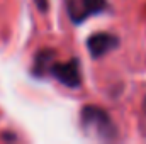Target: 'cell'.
I'll use <instances>...</instances> for the list:
<instances>
[{"label": "cell", "instance_id": "5b68a950", "mask_svg": "<svg viewBox=\"0 0 146 144\" xmlns=\"http://www.w3.org/2000/svg\"><path fill=\"white\" fill-rule=\"evenodd\" d=\"M56 63V51L51 48H44L41 51H37L34 56V63H33V75L36 78H42L46 73L51 71V66Z\"/></svg>", "mask_w": 146, "mask_h": 144}, {"label": "cell", "instance_id": "3957f363", "mask_svg": "<svg viewBox=\"0 0 146 144\" xmlns=\"http://www.w3.org/2000/svg\"><path fill=\"white\" fill-rule=\"evenodd\" d=\"M49 75L58 80L61 85H65L66 88H78L82 85V66H80V59L78 58H72L68 61H56L51 66Z\"/></svg>", "mask_w": 146, "mask_h": 144}, {"label": "cell", "instance_id": "ba28073f", "mask_svg": "<svg viewBox=\"0 0 146 144\" xmlns=\"http://www.w3.org/2000/svg\"><path fill=\"white\" fill-rule=\"evenodd\" d=\"M145 112H146V98H145Z\"/></svg>", "mask_w": 146, "mask_h": 144}, {"label": "cell", "instance_id": "8992f818", "mask_svg": "<svg viewBox=\"0 0 146 144\" xmlns=\"http://www.w3.org/2000/svg\"><path fill=\"white\" fill-rule=\"evenodd\" d=\"M34 3H36V7L41 10V12H46V10H48V7H49L48 0H34Z\"/></svg>", "mask_w": 146, "mask_h": 144}, {"label": "cell", "instance_id": "7a4b0ae2", "mask_svg": "<svg viewBox=\"0 0 146 144\" xmlns=\"http://www.w3.org/2000/svg\"><path fill=\"white\" fill-rule=\"evenodd\" d=\"M107 9V0H68L66 12L73 24H82L83 20L102 14Z\"/></svg>", "mask_w": 146, "mask_h": 144}, {"label": "cell", "instance_id": "277c9868", "mask_svg": "<svg viewBox=\"0 0 146 144\" xmlns=\"http://www.w3.org/2000/svg\"><path fill=\"white\" fill-rule=\"evenodd\" d=\"M119 46V37L110 32H94L87 39V49L92 58H102Z\"/></svg>", "mask_w": 146, "mask_h": 144}, {"label": "cell", "instance_id": "52a82bcc", "mask_svg": "<svg viewBox=\"0 0 146 144\" xmlns=\"http://www.w3.org/2000/svg\"><path fill=\"white\" fill-rule=\"evenodd\" d=\"M3 139H12V141H14L15 136H14V134H3Z\"/></svg>", "mask_w": 146, "mask_h": 144}, {"label": "cell", "instance_id": "6da1fadb", "mask_svg": "<svg viewBox=\"0 0 146 144\" xmlns=\"http://www.w3.org/2000/svg\"><path fill=\"white\" fill-rule=\"evenodd\" d=\"M80 124L83 131L99 139H114L117 136L115 124L109 112L97 105H85L80 112Z\"/></svg>", "mask_w": 146, "mask_h": 144}]
</instances>
